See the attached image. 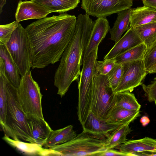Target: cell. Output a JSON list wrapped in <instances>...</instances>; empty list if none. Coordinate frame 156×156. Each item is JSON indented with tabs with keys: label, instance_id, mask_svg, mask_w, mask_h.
<instances>
[{
	"label": "cell",
	"instance_id": "cell-11",
	"mask_svg": "<svg viewBox=\"0 0 156 156\" xmlns=\"http://www.w3.org/2000/svg\"><path fill=\"white\" fill-rule=\"evenodd\" d=\"M81 125L83 131L94 138L103 141L113 131L122 125L110 123L106 119L98 116L91 111Z\"/></svg>",
	"mask_w": 156,
	"mask_h": 156
},
{
	"label": "cell",
	"instance_id": "cell-7",
	"mask_svg": "<svg viewBox=\"0 0 156 156\" xmlns=\"http://www.w3.org/2000/svg\"><path fill=\"white\" fill-rule=\"evenodd\" d=\"M18 92L22 110L26 116L32 115L44 119L41 104L42 95L31 70L21 76Z\"/></svg>",
	"mask_w": 156,
	"mask_h": 156
},
{
	"label": "cell",
	"instance_id": "cell-1",
	"mask_svg": "<svg viewBox=\"0 0 156 156\" xmlns=\"http://www.w3.org/2000/svg\"><path fill=\"white\" fill-rule=\"evenodd\" d=\"M77 18L61 13L35 21L25 28L32 55V69H42L60 61L73 38Z\"/></svg>",
	"mask_w": 156,
	"mask_h": 156
},
{
	"label": "cell",
	"instance_id": "cell-35",
	"mask_svg": "<svg viewBox=\"0 0 156 156\" xmlns=\"http://www.w3.org/2000/svg\"><path fill=\"white\" fill-rule=\"evenodd\" d=\"M144 5L156 9V0H143Z\"/></svg>",
	"mask_w": 156,
	"mask_h": 156
},
{
	"label": "cell",
	"instance_id": "cell-19",
	"mask_svg": "<svg viewBox=\"0 0 156 156\" xmlns=\"http://www.w3.org/2000/svg\"><path fill=\"white\" fill-rule=\"evenodd\" d=\"M140 115V110H130L115 106L106 119L110 123L122 125L130 123Z\"/></svg>",
	"mask_w": 156,
	"mask_h": 156
},
{
	"label": "cell",
	"instance_id": "cell-18",
	"mask_svg": "<svg viewBox=\"0 0 156 156\" xmlns=\"http://www.w3.org/2000/svg\"><path fill=\"white\" fill-rule=\"evenodd\" d=\"M156 22V9L145 6L132 9L130 27Z\"/></svg>",
	"mask_w": 156,
	"mask_h": 156
},
{
	"label": "cell",
	"instance_id": "cell-32",
	"mask_svg": "<svg viewBox=\"0 0 156 156\" xmlns=\"http://www.w3.org/2000/svg\"><path fill=\"white\" fill-rule=\"evenodd\" d=\"M143 60L146 71L156 64V41L147 48Z\"/></svg>",
	"mask_w": 156,
	"mask_h": 156
},
{
	"label": "cell",
	"instance_id": "cell-31",
	"mask_svg": "<svg viewBox=\"0 0 156 156\" xmlns=\"http://www.w3.org/2000/svg\"><path fill=\"white\" fill-rule=\"evenodd\" d=\"M116 64L114 58L105 59L102 61L97 60L95 64V72L100 75L106 76Z\"/></svg>",
	"mask_w": 156,
	"mask_h": 156
},
{
	"label": "cell",
	"instance_id": "cell-37",
	"mask_svg": "<svg viewBox=\"0 0 156 156\" xmlns=\"http://www.w3.org/2000/svg\"><path fill=\"white\" fill-rule=\"evenodd\" d=\"M147 74L154 73H156V64L154 66L150 68L149 69L146 71Z\"/></svg>",
	"mask_w": 156,
	"mask_h": 156
},
{
	"label": "cell",
	"instance_id": "cell-4",
	"mask_svg": "<svg viewBox=\"0 0 156 156\" xmlns=\"http://www.w3.org/2000/svg\"><path fill=\"white\" fill-rule=\"evenodd\" d=\"M98 47L93 50L82 64L78 83V99L77 114L82 124L91 111L92 88L95 73V64L98 58Z\"/></svg>",
	"mask_w": 156,
	"mask_h": 156
},
{
	"label": "cell",
	"instance_id": "cell-14",
	"mask_svg": "<svg viewBox=\"0 0 156 156\" xmlns=\"http://www.w3.org/2000/svg\"><path fill=\"white\" fill-rule=\"evenodd\" d=\"M51 12L32 0H20L16 9L15 18L18 22L32 19H41L46 17Z\"/></svg>",
	"mask_w": 156,
	"mask_h": 156
},
{
	"label": "cell",
	"instance_id": "cell-22",
	"mask_svg": "<svg viewBox=\"0 0 156 156\" xmlns=\"http://www.w3.org/2000/svg\"><path fill=\"white\" fill-rule=\"evenodd\" d=\"M44 7L51 13H63L76 8L80 0H32Z\"/></svg>",
	"mask_w": 156,
	"mask_h": 156
},
{
	"label": "cell",
	"instance_id": "cell-20",
	"mask_svg": "<svg viewBox=\"0 0 156 156\" xmlns=\"http://www.w3.org/2000/svg\"><path fill=\"white\" fill-rule=\"evenodd\" d=\"M77 135L72 125L56 130H52L43 146L48 148L59 145L70 140Z\"/></svg>",
	"mask_w": 156,
	"mask_h": 156
},
{
	"label": "cell",
	"instance_id": "cell-38",
	"mask_svg": "<svg viewBox=\"0 0 156 156\" xmlns=\"http://www.w3.org/2000/svg\"><path fill=\"white\" fill-rule=\"evenodd\" d=\"M7 0H0V13L1 14L2 11V8L3 6L6 4Z\"/></svg>",
	"mask_w": 156,
	"mask_h": 156
},
{
	"label": "cell",
	"instance_id": "cell-8",
	"mask_svg": "<svg viewBox=\"0 0 156 156\" xmlns=\"http://www.w3.org/2000/svg\"><path fill=\"white\" fill-rule=\"evenodd\" d=\"M115 92L109 84L106 76L95 72L92 88L91 111L98 116L106 119L115 105Z\"/></svg>",
	"mask_w": 156,
	"mask_h": 156
},
{
	"label": "cell",
	"instance_id": "cell-28",
	"mask_svg": "<svg viewBox=\"0 0 156 156\" xmlns=\"http://www.w3.org/2000/svg\"><path fill=\"white\" fill-rule=\"evenodd\" d=\"M3 64H0V123L4 125L6 120L7 97L6 82L7 79Z\"/></svg>",
	"mask_w": 156,
	"mask_h": 156
},
{
	"label": "cell",
	"instance_id": "cell-29",
	"mask_svg": "<svg viewBox=\"0 0 156 156\" xmlns=\"http://www.w3.org/2000/svg\"><path fill=\"white\" fill-rule=\"evenodd\" d=\"M123 67V63L116 64L106 75L108 81L114 91L121 80Z\"/></svg>",
	"mask_w": 156,
	"mask_h": 156
},
{
	"label": "cell",
	"instance_id": "cell-39",
	"mask_svg": "<svg viewBox=\"0 0 156 156\" xmlns=\"http://www.w3.org/2000/svg\"><path fill=\"white\" fill-rule=\"evenodd\" d=\"M154 102H155V105H156V100L154 101Z\"/></svg>",
	"mask_w": 156,
	"mask_h": 156
},
{
	"label": "cell",
	"instance_id": "cell-33",
	"mask_svg": "<svg viewBox=\"0 0 156 156\" xmlns=\"http://www.w3.org/2000/svg\"><path fill=\"white\" fill-rule=\"evenodd\" d=\"M145 93V95L150 102L156 100V77L149 85H146L142 83L141 85Z\"/></svg>",
	"mask_w": 156,
	"mask_h": 156
},
{
	"label": "cell",
	"instance_id": "cell-12",
	"mask_svg": "<svg viewBox=\"0 0 156 156\" xmlns=\"http://www.w3.org/2000/svg\"><path fill=\"white\" fill-rule=\"evenodd\" d=\"M120 151L129 156H156V140L149 137L137 140L127 141L116 148Z\"/></svg>",
	"mask_w": 156,
	"mask_h": 156
},
{
	"label": "cell",
	"instance_id": "cell-23",
	"mask_svg": "<svg viewBox=\"0 0 156 156\" xmlns=\"http://www.w3.org/2000/svg\"><path fill=\"white\" fill-rule=\"evenodd\" d=\"M130 123L122 125L113 131L104 140L107 148H116L127 141L126 136L131 131L129 127Z\"/></svg>",
	"mask_w": 156,
	"mask_h": 156
},
{
	"label": "cell",
	"instance_id": "cell-9",
	"mask_svg": "<svg viewBox=\"0 0 156 156\" xmlns=\"http://www.w3.org/2000/svg\"><path fill=\"white\" fill-rule=\"evenodd\" d=\"M133 0H82L81 8L86 14L105 17L131 8Z\"/></svg>",
	"mask_w": 156,
	"mask_h": 156
},
{
	"label": "cell",
	"instance_id": "cell-10",
	"mask_svg": "<svg viewBox=\"0 0 156 156\" xmlns=\"http://www.w3.org/2000/svg\"><path fill=\"white\" fill-rule=\"evenodd\" d=\"M123 72L121 80L115 93L131 92L142 83L147 74L143 59L123 63Z\"/></svg>",
	"mask_w": 156,
	"mask_h": 156
},
{
	"label": "cell",
	"instance_id": "cell-26",
	"mask_svg": "<svg viewBox=\"0 0 156 156\" xmlns=\"http://www.w3.org/2000/svg\"><path fill=\"white\" fill-rule=\"evenodd\" d=\"M129 91L115 93V106L130 110H139L141 105L134 94Z\"/></svg>",
	"mask_w": 156,
	"mask_h": 156
},
{
	"label": "cell",
	"instance_id": "cell-30",
	"mask_svg": "<svg viewBox=\"0 0 156 156\" xmlns=\"http://www.w3.org/2000/svg\"><path fill=\"white\" fill-rule=\"evenodd\" d=\"M19 23L16 21L9 24L0 25V44H6Z\"/></svg>",
	"mask_w": 156,
	"mask_h": 156
},
{
	"label": "cell",
	"instance_id": "cell-16",
	"mask_svg": "<svg viewBox=\"0 0 156 156\" xmlns=\"http://www.w3.org/2000/svg\"><path fill=\"white\" fill-rule=\"evenodd\" d=\"M34 143L44 146L52 129L44 119L32 115L26 116Z\"/></svg>",
	"mask_w": 156,
	"mask_h": 156
},
{
	"label": "cell",
	"instance_id": "cell-36",
	"mask_svg": "<svg viewBox=\"0 0 156 156\" xmlns=\"http://www.w3.org/2000/svg\"><path fill=\"white\" fill-rule=\"evenodd\" d=\"M140 122L143 126H145L149 123L150 120L148 117L144 116L140 118Z\"/></svg>",
	"mask_w": 156,
	"mask_h": 156
},
{
	"label": "cell",
	"instance_id": "cell-25",
	"mask_svg": "<svg viewBox=\"0 0 156 156\" xmlns=\"http://www.w3.org/2000/svg\"><path fill=\"white\" fill-rule=\"evenodd\" d=\"M147 48L142 43L122 53L114 58L116 64L143 59Z\"/></svg>",
	"mask_w": 156,
	"mask_h": 156
},
{
	"label": "cell",
	"instance_id": "cell-34",
	"mask_svg": "<svg viewBox=\"0 0 156 156\" xmlns=\"http://www.w3.org/2000/svg\"><path fill=\"white\" fill-rule=\"evenodd\" d=\"M97 156H129L127 154L113 149L108 148L105 151L98 154Z\"/></svg>",
	"mask_w": 156,
	"mask_h": 156
},
{
	"label": "cell",
	"instance_id": "cell-5",
	"mask_svg": "<svg viewBox=\"0 0 156 156\" xmlns=\"http://www.w3.org/2000/svg\"><path fill=\"white\" fill-rule=\"evenodd\" d=\"M5 46L21 76L30 71L33 66L30 42L25 28L20 23Z\"/></svg>",
	"mask_w": 156,
	"mask_h": 156
},
{
	"label": "cell",
	"instance_id": "cell-2",
	"mask_svg": "<svg viewBox=\"0 0 156 156\" xmlns=\"http://www.w3.org/2000/svg\"><path fill=\"white\" fill-rule=\"evenodd\" d=\"M94 23L86 14H80L77 18L73 36L61 56L54 76V84L61 98L65 95L73 82L79 80L83 52Z\"/></svg>",
	"mask_w": 156,
	"mask_h": 156
},
{
	"label": "cell",
	"instance_id": "cell-13",
	"mask_svg": "<svg viewBox=\"0 0 156 156\" xmlns=\"http://www.w3.org/2000/svg\"><path fill=\"white\" fill-rule=\"evenodd\" d=\"M110 29L109 22L106 17H98L94 22L89 38L83 52L82 65L90 53L98 47Z\"/></svg>",
	"mask_w": 156,
	"mask_h": 156
},
{
	"label": "cell",
	"instance_id": "cell-27",
	"mask_svg": "<svg viewBox=\"0 0 156 156\" xmlns=\"http://www.w3.org/2000/svg\"><path fill=\"white\" fill-rule=\"evenodd\" d=\"M133 28L147 48L156 41V22Z\"/></svg>",
	"mask_w": 156,
	"mask_h": 156
},
{
	"label": "cell",
	"instance_id": "cell-3",
	"mask_svg": "<svg viewBox=\"0 0 156 156\" xmlns=\"http://www.w3.org/2000/svg\"><path fill=\"white\" fill-rule=\"evenodd\" d=\"M7 109L5 123L1 127L5 135L16 140L34 143L26 116L23 112L18 92L7 78Z\"/></svg>",
	"mask_w": 156,
	"mask_h": 156
},
{
	"label": "cell",
	"instance_id": "cell-15",
	"mask_svg": "<svg viewBox=\"0 0 156 156\" xmlns=\"http://www.w3.org/2000/svg\"><path fill=\"white\" fill-rule=\"evenodd\" d=\"M142 43L134 28L130 27L104 56V59L114 58L122 53Z\"/></svg>",
	"mask_w": 156,
	"mask_h": 156
},
{
	"label": "cell",
	"instance_id": "cell-24",
	"mask_svg": "<svg viewBox=\"0 0 156 156\" xmlns=\"http://www.w3.org/2000/svg\"><path fill=\"white\" fill-rule=\"evenodd\" d=\"M2 139L7 143L22 153L30 155H40L44 148L35 143L16 140L4 135Z\"/></svg>",
	"mask_w": 156,
	"mask_h": 156
},
{
	"label": "cell",
	"instance_id": "cell-6",
	"mask_svg": "<svg viewBox=\"0 0 156 156\" xmlns=\"http://www.w3.org/2000/svg\"><path fill=\"white\" fill-rule=\"evenodd\" d=\"M48 148L65 156H97L108 149L103 140L94 138L83 131L67 142Z\"/></svg>",
	"mask_w": 156,
	"mask_h": 156
},
{
	"label": "cell",
	"instance_id": "cell-17",
	"mask_svg": "<svg viewBox=\"0 0 156 156\" xmlns=\"http://www.w3.org/2000/svg\"><path fill=\"white\" fill-rule=\"evenodd\" d=\"M0 58L3 60L5 75L10 82L18 87L21 76L5 45L0 44Z\"/></svg>",
	"mask_w": 156,
	"mask_h": 156
},
{
	"label": "cell",
	"instance_id": "cell-21",
	"mask_svg": "<svg viewBox=\"0 0 156 156\" xmlns=\"http://www.w3.org/2000/svg\"><path fill=\"white\" fill-rule=\"evenodd\" d=\"M132 9L131 8L118 13L116 20L109 31L111 39L115 43L121 37L123 34L128 27Z\"/></svg>",
	"mask_w": 156,
	"mask_h": 156
}]
</instances>
